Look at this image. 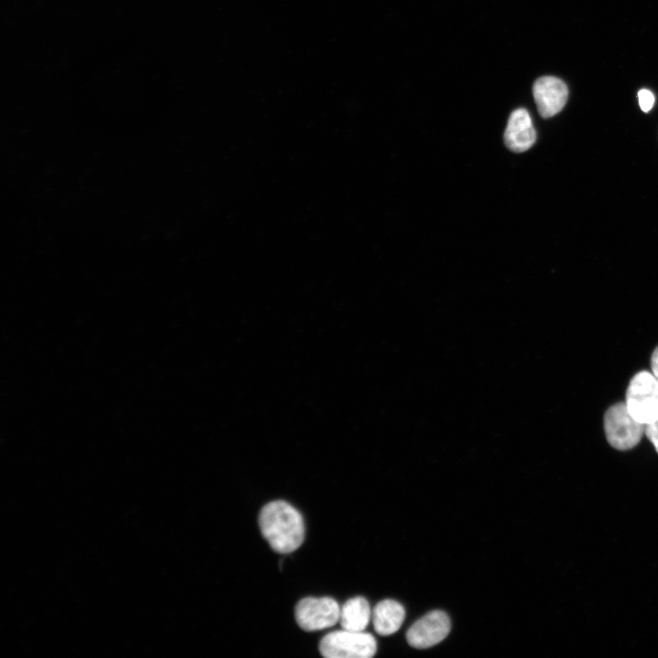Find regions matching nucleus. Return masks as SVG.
I'll list each match as a JSON object with an SVG mask.
<instances>
[{
  "instance_id": "f257e3e1",
  "label": "nucleus",
  "mask_w": 658,
  "mask_h": 658,
  "mask_svg": "<svg viewBox=\"0 0 658 658\" xmlns=\"http://www.w3.org/2000/svg\"><path fill=\"white\" fill-rule=\"evenodd\" d=\"M259 525L263 538L279 554L294 553L305 541L304 518L286 501H273L263 506L259 515Z\"/></svg>"
},
{
  "instance_id": "f03ea898",
  "label": "nucleus",
  "mask_w": 658,
  "mask_h": 658,
  "mask_svg": "<svg viewBox=\"0 0 658 658\" xmlns=\"http://www.w3.org/2000/svg\"><path fill=\"white\" fill-rule=\"evenodd\" d=\"M626 407L631 416L646 426L658 419V378L647 371L636 374L626 392Z\"/></svg>"
},
{
  "instance_id": "7ed1b4c3",
  "label": "nucleus",
  "mask_w": 658,
  "mask_h": 658,
  "mask_svg": "<svg viewBox=\"0 0 658 658\" xmlns=\"http://www.w3.org/2000/svg\"><path fill=\"white\" fill-rule=\"evenodd\" d=\"M319 651L327 658H369L377 652V642L370 633L343 629L327 634Z\"/></svg>"
},
{
  "instance_id": "20e7f679",
  "label": "nucleus",
  "mask_w": 658,
  "mask_h": 658,
  "mask_svg": "<svg viewBox=\"0 0 658 658\" xmlns=\"http://www.w3.org/2000/svg\"><path fill=\"white\" fill-rule=\"evenodd\" d=\"M604 430L607 440L614 448L626 451L638 445L645 431V426L631 416L626 404H617L605 414Z\"/></svg>"
},
{
  "instance_id": "39448f33",
  "label": "nucleus",
  "mask_w": 658,
  "mask_h": 658,
  "mask_svg": "<svg viewBox=\"0 0 658 658\" xmlns=\"http://www.w3.org/2000/svg\"><path fill=\"white\" fill-rule=\"evenodd\" d=\"M340 608L330 597L304 598L296 606V620L304 631H320L339 622Z\"/></svg>"
},
{
  "instance_id": "423d86ee",
  "label": "nucleus",
  "mask_w": 658,
  "mask_h": 658,
  "mask_svg": "<svg viewBox=\"0 0 658 658\" xmlns=\"http://www.w3.org/2000/svg\"><path fill=\"white\" fill-rule=\"evenodd\" d=\"M451 630L447 613L436 610L416 622L408 632V641L415 648L426 649L445 640Z\"/></svg>"
},
{
  "instance_id": "0eeeda50",
  "label": "nucleus",
  "mask_w": 658,
  "mask_h": 658,
  "mask_svg": "<svg viewBox=\"0 0 658 658\" xmlns=\"http://www.w3.org/2000/svg\"><path fill=\"white\" fill-rule=\"evenodd\" d=\"M534 95L540 114L550 118L559 113L565 106L569 90L566 83L554 76L539 78L534 86Z\"/></svg>"
},
{
  "instance_id": "6e6552de",
  "label": "nucleus",
  "mask_w": 658,
  "mask_h": 658,
  "mask_svg": "<svg viewBox=\"0 0 658 658\" xmlns=\"http://www.w3.org/2000/svg\"><path fill=\"white\" fill-rule=\"evenodd\" d=\"M504 139L506 148L515 153H523L534 147L537 135L528 111L519 108L510 114Z\"/></svg>"
},
{
  "instance_id": "1a4fd4ad",
  "label": "nucleus",
  "mask_w": 658,
  "mask_h": 658,
  "mask_svg": "<svg viewBox=\"0 0 658 658\" xmlns=\"http://www.w3.org/2000/svg\"><path fill=\"white\" fill-rule=\"evenodd\" d=\"M405 618V607L394 600L379 602L372 612L375 631L383 636L397 633L403 625Z\"/></svg>"
},
{
  "instance_id": "9d476101",
  "label": "nucleus",
  "mask_w": 658,
  "mask_h": 658,
  "mask_svg": "<svg viewBox=\"0 0 658 658\" xmlns=\"http://www.w3.org/2000/svg\"><path fill=\"white\" fill-rule=\"evenodd\" d=\"M368 602L360 596L349 599L340 608L339 623L345 630L364 632L371 618Z\"/></svg>"
},
{
  "instance_id": "9b49d317",
  "label": "nucleus",
  "mask_w": 658,
  "mask_h": 658,
  "mask_svg": "<svg viewBox=\"0 0 658 658\" xmlns=\"http://www.w3.org/2000/svg\"><path fill=\"white\" fill-rule=\"evenodd\" d=\"M639 105L643 112L648 113L653 106L654 96L652 92L642 89L638 93Z\"/></svg>"
},
{
  "instance_id": "f8f14e48",
  "label": "nucleus",
  "mask_w": 658,
  "mask_h": 658,
  "mask_svg": "<svg viewBox=\"0 0 658 658\" xmlns=\"http://www.w3.org/2000/svg\"><path fill=\"white\" fill-rule=\"evenodd\" d=\"M644 433L658 453V419L653 423L646 425Z\"/></svg>"
},
{
  "instance_id": "ddd939ff",
  "label": "nucleus",
  "mask_w": 658,
  "mask_h": 658,
  "mask_svg": "<svg viewBox=\"0 0 658 658\" xmlns=\"http://www.w3.org/2000/svg\"><path fill=\"white\" fill-rule=\"evenodd\" d=\"M652 370L653 375L658 378V347L655 349L652 356Z\"/></svg>"
}]
</instances>
